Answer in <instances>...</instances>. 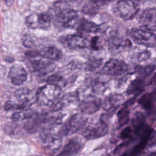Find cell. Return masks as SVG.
Wrapping results in <instances>:
<instances>
[{"label": "cell", "mask_w": 156, "mask_h": 156, "mask_svg": "<svg viewBox=\"0 0 156 156\" xmlns=\"http://www.w3.org/2000/svg\"><path fill=\"white\" fill-rule=\"evenodd\" d=\"M152 55L151 49L135 46L127 52V58L132 63L139 65L149 60Z\"/></svg>", "instance_id": "cell-11"}, {"label": "cell", "mask_w": 156, "mask_h": 156, "mask_svg": "<svg viewBox=\"0 0 156 156\" xmlns=\"http://www.w3.org/2000/svg\"><path fill=\"white\" fill-rule=\"evenodd\" d=\"M82 147V143L77 138L71 139L62 148L59 156H69L78 152Z\"/></svg>", "instance_id": "cell-18"}, {"label": "cell", "mask_w": 156, "mask_h": 156, "mask_svg": "<svg viewBox=\"0 0 156 156\" xmlns=\"http://www.w3.org/2000/svg\"><path fill=\"white\" fill-rule=\"evenodd\" d=\"M125 99L121 93H113L107 96L102 101V107L107 113L111 115L124 103Z\"/></svg>", "instance_id": "cell-13"}, {"label": "cell", "mask_w": 156, "mask_h": 156, "mask_svg": "<svg viewBox=\"0 0 156 156\" xmlns=\"http://www.w3.org/2000/svg\"><path fill=\"white\" fill-rule=\"evenodd\" d=\"M144 156H156V151H154L147 152Z\"/></svg>", "instance_id": "cell-26"}, {"label": "cell", "mask_w": 156, "mask_h": 156, "mask_svg": "<svg viewBox=\"0 0 156 156\" xmlns=\"http://www.w3.org/2000/svg\"><path fill=\"white\" fill-rule=\"evenodd\" d=\"M70 2H73V3H76V2H80L82 0H69Z\"/></svg>", "instance_id": "cell-28"}, {"label": "cell", "mask_w": 156, "mask_h": 156, "mask_svg": "<svg viewBox=\"0 0 156 156\" xmlns=\"http://www.w3.org/2000/svg\"><path fill=\"white\" fill-rule=\"evenodd\" d=\"M102 107V101L96 96H90L82 100L79 104V110L82 114L90 115L98 112Z\"/></svg>", "instance_id": "cell-14"}, {"label": "cell", "mask_w": 156, "mask_h": 156, "mask_svg": "<svg viewBox=\"0 0 156 156\" xmlns=\"http://www.w3.org/2000/svg\"><path fill=\"white\" fill-rule=\"evenodd\" d=\"M9 77L13 84L20 85L26 80L27 73L22 65L15 64L11 67L9 73Z\"/></svg>", "instance_id": "cell-16"}, {"label": "cell", "mask_w": 156, "mask_h": 156, "mask_svg": "<svg viewBox=\"0 0 156 156\" xmlns=\"http://www.w3.org/2000/svg\"><path fill=\"white\" fill-rule=\"evenodd\" d=\"M111 9L116 17L123 21H131L139 15L141 5L137 0H118Z\"/></svg>", "instance_id": "cell-2"}, {"label": "cell", "mask_w": 156, "mask_h": 156, "mask_svg": "<svg viewBox=\"0 0 156 156\" xmlns=\"http://www.w3.org/2000/svg\"><path fill=\"white\" fill-rule=\"evenodd\" d=\"M138 24L140 27L156 32V8L147 7L139 14Z\"/></svg>", "instance_id": "cell-9"}, {"label": "cell", "mask_w": 156, "mask_h": 156, "mask_svg": "<svg viewBox=\"0 0 156 156\" xmlns=\"http://www.w3.org/2000/svg\"><path fill=\"white\" fill-rule=\"evenodd\" d=\"M77 12L70 8L56 9L54 24L62 28H72L79 23Z\"/></svg>", "instance_id": "cell-6"}, {"label": "cell", "mask_w": 156, "mask_h": 156, "mask_svg": "<svg viewBox=\"0 0 156 156\" xmlns=\"http://www.w3.org/2000/svg\"><path fill=\"white\" fill-rule=\"evenodd\" d=\"M7 6H11L13 3V0H4Z\"/></svg>", "instance_id": "cell-27"}, {"label": "cell", "mask_w": 156, "mask_h": 156, "mask_svg": "<svg viewBox=\"0 0 156 156\" xmlns=\"http://www.w3.org/2000/svg\"><path fill=\"white\" fill-rule=\"evenodd\" d=\"M102 48V41L99 36H94L90 40V48L98 51Z\"/></svg>", "instance_id": "cell-24"}, {"label": "cell", "mask_w": 156, "mask_h": 156, "mask_svg": "<svg viewBox=\"0 0 156 156\" xmlns=\"http://www.w3.org/2000/svg\"><path fill=\"white\" fill-rule=\"evenodd\" d=\"M133 44L149 49L156 48V34L140 27H132L126 32Z\"/></svg>", "instance_id": "cell-3"}, {"label": "cell", "mask_w": 156, "mask_h": 156, "mask_svg": "<svg viewBox=\"0 0 156 156\" xmlns=\"http://www.w3.org/2000/svg\"><path fill=\"white\" fill-rule=\"evenodd\" d=\"M60 86L48 83L41 87L36 94L37 102L41 106H50L57 102L61 94Z\"/></svg>", "instance_id": "cell-5"}, {"label": "cell", "mask_w": 156, "mask_h": 156, "mask_svg": "<svg viewBox=\"0 0 156 156\" xmlns=\"http://www.w3.org/2000/svg\"><path fill=\"white\" fill-rule=\"evenodd\" d=\"M104 64V60L102 58L92 57H90L85 64V68L89 71H100Z\"/></svg>", "instance_id": "cell-21"}, {"label": "cell", "mask_w": 156, "mask_h": 156, "mask_svg": "<svg viewBox=\"0 0 156 156\" xmlns=\"http://www.w3.org/2000/svg\"><path fill=\"white\" fill-rule=\"evenodd\" d=\"M78 28L83 32L90 34H96L102 30L100 25L85 19L79 20Z\"/></svg>", "instance_id": "cell-20"}, {"label": "cell", "mask_w": 156, "mask_h": 156, "mask_svg": "<svg viewBox=\"0 0 156 156\" xmlns=\"http://www.w3.org/2000/svg\"><path fill=\"white\" fill-rule=\"evenodd\" d=\"M105 44L108 52L113 57L127 53L133 47V43L118 29H110L107 33Z\"/></svg>", "instance_id": "cell-1"}, {"label": "cell", "mask_w": 156, "mask_h": 156, "mask_svg": "<svg viewBox=\"0 0 156 156\" xmlns=\"http://www.w3.org/2000/svg\"><path fill=\"white\" fill-rule=\"evenodd\" d=\"M112 1L113 0H88L83 5L82 11L87 15L94 14L102 7Z\"/></svg>", "instance_id": "cell-17"}, {"label": "cell", "mask_w": 156, "mask_h": 156, "mask_svg": "<svg viewBox=\"0 0 156 156\" xmlns=\"http://www.w3.org/2000/svg\"><path fill=\"white\" fill-rule=\"evenodd\" d=\"M133 129L131 126L124 127L122 129L120 133L119 138L124 141H131L133 140Z\"/></svg>", "instance_id": "cell-23"}, {"label": "cell", "mask_w": 156, "mask_h": 156, "mask_svg": "<svg viewBox=\"0 0 156 156\" xmlns=\"http://www.w3.org/2000/svg\"><path fill=\"white\" fill-rule=\"evenodd\" d=\"M60 42L64 47L71 49L90 48V40L80 35H69L60 38Z\"/></svg>", "instance_id": "cell-12"}, {"label": "cell", "mask_w": 156, "mask_h": 156, "mask_svg": "<svg viewBox=\"0 0 156 156\" xmlns=\"http://www.w3.org/2000/svg\"><path fill=\"white\" fill-rule=\"evenodd\" d=\"M52 22V18L48 13H34L27 16L26 24L32 29H48Z\"/></svg>", "instance_id": "cell-7"}, {"label": "cell", "mask_w": 156, "mask_h": 156, "mask_svg": "<svg viewBox=\"0 0 156 156\" xmlns=\"http://www.w3.org/2000/svg\"><path fill=\"white\" fill-rule=\"evenodd\" d=\"M127 108L122 106L117 112V122L119 127L126 125L129 120L130 112Z\"/></svg>", "instance_id": "cell-22"}, {"label": "cell", "mask_w": 156, "mask_h": 156, "mask_svg": "<svg viewBox=\"0 0 156 156\" xmlns=\"http://www.w3.org/2000/svg\"><path fill=\"white\" fill-rule=\"evenodd\" d=\"M86 124V119L80 115H76L64 124L60 128L58 135L60 136L73 134L83 128Z\"/></svg>", "instance_id": "cell-10"}, {"label": "cell", "mask_w": 156, "mask_h": 156, "mask_svg": "<svg viewBox=\"0 0 156 156\" xmlns=\"http://www.w3.org/2000/svg\"><path fill=\"white\" fill-rule=\"evenodd\" d=\"M22 43L27 48H32L35 46V44L33 39L29 35H24L22 38Z\"/></svg>", "instance_id": "cell-25"}, {"label": "cell", "mask_w": 156, "mask_h": 156, "mask_svg": "<svg viewBox=\"0 0 156 156\" xmlns=\"http://www.w3.org/2000/svg\"><path fill=\"white\" fill-rule=\"evenodd\" d=\"M38 52L45 58L51 60H58L62 57V52L54 46H45L40 48Z\"/></svg>", "instance_id": "cell-19"}, {"label": "cell", "mask_w": 156, "mask_h": 156, "mask_svg": "<svg viewBox=\"0 0 156 156\" xmlns=\"http://www.w3.org/2000/svg\"><path fill=\"white\" fill-rule=\"evenodd\" d=\"M130 71L129 64L124 59L113 57L104 63L99 73L112 77H122L126 76Z\"/></svg>", "instance_id": "cell-4"}, {"label": "cell", "mask_w": 156, "mask_h": 156, "mask_svg": "<svg viewBox=\"0 0 156 156\" xmlns=\"http://www.w3.org/2000/svg\"><path fill=\"white\" fill-rule=\"evenodd\" d=\"M108 131L107 122L101 119L93 124H90L83 127L82 130V135L87 140L99 138L105 135Z\"/></svg>", "instance_id": "cell-8"}, {"label": "cell", "mask_w": 156, "mask_h": 156, "mask_svg": "<svg viewBox=\"0 0 156 156\" xmlns=\"http://www.w3.org/2000/svg\"><path fill=\"white\" fill-rule=\"evenodd\" d=\"M48 116L46 114H36L32 118L26 119L24 123L23 129L28 133H34L37 132L42 126L46 123Z\"/></svg>", "instance_id": "cell-15"}]
</instances>
